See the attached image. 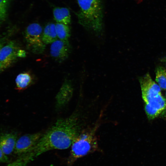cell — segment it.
<instances>
[{
    "label": "cell",
    "mask_w": 166,
    "mask_h": 166,
    "mask_svg": "<svg viewBox=\"0 0 166 166\" xmlns=\"http://www.w3.org/2000/svg\"><path fill=\"white\" fill-rule=\"evenodd\" d=\"M77 121L75 116L58 119L29 152L35 158L49 150L68 148L78 135Z\"/></svg>",
    "instance_id": "1"
},
{
    "label": "cell",
    "mask_w": 166,
    "mask_h": 166,
    "mask_svg": "<svg viewBox=\"0 0 166 166\" xmlns=\"http://www.w3.org/2000/svg\"><path fill=\"white\" fill-rule=\"evenodd\" d=\"M79 10V23L88 30L96 33L102 30L103 6L101 0H77Z\"/></svg>",
    "instance_id": "2"
},
{
    "label": "cell",
    "mask_w": 166,
    "mask_h": 166,
    "mask_svg": "<svg viewBox=\"0 0 166 166\" xmlns=\"http://www.w3.org/2000/svg\"><path fill=\"white\" fill-rule=\"evenodd\" d=\"M95 129L84 131L75 138L71 145L68 164L72 165L78 158L97 150L98 146Z\"/></svg>",
    "instance_id": "3"
},
{
    "label": "cell",
    "mask_w": 166,
    "mask_h": 166,
    "mask_svg": "<svg viewBox=\"0 0 166 166\" xmlns=\"http://www.w3.org/2000/svg\"><path fill=\"white\" fill-rule=\"evenodd\" d=\"M42 28L38 23H33L26 27L25 38L28 48L33 53L40 54L45 49V44L42 40Z\"/></svg>",
    "instance_id": "4"
},
{
    "label": "cell",
    "mask_w": 166,
    "mask_h": 166,
    "mask_svg": "<svg viewBox=\"0 0 166 166\" xmlns=\"http://www.w3.org/2000/svg\"><path fill=\"white\" fill-rule=\"evenodd\" d=\"M26 56V52L21 49L14 41L0 43V62L5 69L10 66L18 58Z\"/></svg>",
    "instance_id": "5"
},
{
    "label": "cell",
    "mask_w": 166,
    "mask_h": 166,
    "mask_svg": "<svg viewBox=\"0 0 166 166\" xmlns=\"http://www.w3.org/2000/svg\"><path fill=\"white\" fill-rule=\"evenodd\" d=\"M142 99L146 104L162 95L161 88L152 79L149 73L140 78Z\"/></svg>",
    "instance_id": "6"
},
{
    "label": "cell",
    "mask_w": 166,
    "mask_h": 166,
    "mask_svg": "<svg viewBox=\"0 0 166 166\" xmlns=\"http://www.w3.org/2000/svg\"><path fill=\"white\" fill-rule=\"evenodd\" d=\"M40 133L27 134L17 140L14 150L15 154L21 155L31 150L41 136Z\"/></svg>",
    "instance_id": "7"
},
{
    "label": "cell",
    "mask_w": 166,
    "mask_h": 166,
    "mask_svg": "<svg viewBox=\"0 0 166 166\" xmlns=\"http://www.w3.org/2000/svg\"><path fill=\"white\" fill-rule=\"evenodd\" d=\"M166 108V101L162 95L145 104L144 110L147 117L150 119L157 117Z\"/></svg>",
    "instance_id": "8"
},
{
    "label": "cell",
    "mask_w": 166,
    "mask_h": 166,
    "mask_svg": "<svg viewBox=\"0 0 166 166\" xmlns=\"http://www.w3.org/2000/svg\"><path fill=\"white\" fill-rule=\"evenodd\" d=\"M69 51V42L57 40L51 43L50 48L51 55L58 61H61L66 59Z\"/></svg>",
    "instance_id": "9"
},
{
    "label": "cell",
    "mask_w": 166,
    "mask_h": 166,
    "mask_svg": "<svg viewBox=\"0 0 166 166\" xmlns=\"http://www.w3.org/2000/svg\"><path fill=\"white\" fill-rule=\"evenodd\" d=\"M72 86L69 81H65L63 84L56 97V106L60 108L66 104L73 94Z\"/></svg>",
    "instance_id": "10"
},
{
    "label": "cell",
    "mask_w": 166,
    "mask_h": 166,
    "mask_svg": "<svg viewBox=\"0 0 166 166\" xmlns=\"http://www.w3.org/2000/svg\"><path fill=\"white\" fill-rule=\"evenodd\" d=\"M17 136L13 133L0 134V148L6 155L14 152L17 141Z\"/></svg>",
    "instance_id": "11"
},
{
    "label": "cell",
    "mask_w": 166,
    "mask_h": 166,
    "mask_svg": "<svg viewBox=\"0 0 166 166\" xmlns=\"http://www.w3.org/2000/svg\"><path fill=\"white\" fill-rule=\"evenodd\" d=\"M54 18L57 23L68 25L71 22L69 10L66 7H55L53 10Z\"/></svg>",
    "instance_id": "12"
},
{
    "label": "cell",
    "mask_w": 166,
    "mask_h": 166,
    "mask_svg": "<svg viewBox=\"0 0 166 166\" xmlns=\"http://www.w3.org/2000/svg\"><path fill=\"white\" fill-rule=\"evenodd\" d=\"M55 24L49 23L44 28L42 34V40L45 44L52 43L57 40Z\"/></svg>",
    "instance_id": "13"
},
{
    "label": "cell",
    "mask_w": 166,
    "mask_h": 166,
    "mask_svg": "<svg viewBox=\"0 0 166 166\" xmlns=\"http://www.w3.org/2000/svg\"><path fill=\"white\" fill-rule=\"evenodd\" d=\"M33 81V77L29 72L20 73L15 79L16 89L18 90H23L29 86Z\"/></svg>",
    "instance_id": "14"
},
{
    "label": "cell",
    "mask_w": 166,
    "mask_h": 166,
    "mask_svg": "<svg viewBox=\"0 0 166 166\" xmlns=\"http://www.w3.org/2000/svg\"><path fill=\"white\" fill-rule=\"evenodd\" d=\"M55 28L57 38L61 40L68 42L70 36V29L68 25L57 23Z\"/></svg>",
    "instance_id": "15"
},
{
    "label": "cell",
    "mask_w": 166,
    "mask_h": 166,
    "mask_svg": "<svg viewBox=\"0 0 166 166\" xmlns=\"http://www.w3.org/2000/svg\"><path fill=\"white\" fill-rule=\"evenodd\" d=\"M34 159L32 154L27 152L20 155L19 157L13 162L8 163L6 166H25Z\"/></svg>",
    "instance_id": "16"
},
{
    "label": "cell",
    "mask_w": 166,
    "mask_h": 166,
    "mask_svg": "<svg viewBox=\"0 0 166 166\" xmlns=\"http://www.w3.org/2000/svg\"><path fill=\"white\" fill-rule=\"evenodd\" d=\"M155 80L161 89H166V70L164 68L159 66L157 68Z\"/></svg>",
    "instance_id": "17"
},
{
    "label": "cell",
    "mask_w": 166,
    "mask_h": 166,
    "mask_svg": "<svg viewBox=\"0 0 166 166\" xmlns=\"http://www.w3.org/2000/svg\"><path fill=\"white\" fill-rule=\"evenodd\" d=\"M10 0H0V25L5 20Z\"/></svg>",
    "instance_id": "18"
},
{
    "label": "cell",
    "mask_w": 166,
    "mask_h": 166,
    "mask_svg": "<svg viewBox=\"0 0 166 166\" xmlns=\"http://www.w3.org/2000/svg\"><path fill=\"white\" fill-rule=\"evenodd\" d=\"M10 162V160L7 155L4 153L0 148V162L8 163Z\"/></svg>",
    "instance_id": "19"
},
{
    "label": "cell",
    "mask_w": 166,
    "mask_h": 166,
    "mask_svg": "<svg viewBox=\"0 0 166 166\" xmlns=\"http://www.w3.org/2000/svg\"><path fill=\"white\" fill-rule=\"evenodd\" d=\"M5 69L0 62V73L5 70Z\"/></svg>",
    "instance_id": "20"
},
{
    "label": "cell",
    "mask_w": 166,
    "mask_h": 166,
    "mask_svg": "<svg viewBox=\"0 0 166 166\" xmlns=\"http://www.w3.org/2000/svg\"><path fill=\"white\" fill-rule=\"evenodd\" d=\"M164 61L166 63V59H164Z\"/></svg>",
    "instance_id": "21"
},
{
    "label": "cell",
    "mask_w": 166,
    "mask_h": 166,
    "mask_svg": "<svg viewBox=\"0 0 166 166\" xmlns=\"http://www.w3.org/2000/svg\"></svg>",
    "instance_id": "22"
}]
</instances>
